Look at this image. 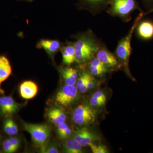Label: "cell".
<instances>
[{
  "label": "cell",
  "mask_w": 153,
  "mask_h": 153,
  "mask_svg": "<svg viewBox=\"0 0 153 153\" xmlns=\"http://www.w3.org/2000/svg\"><path fill=\"white\" fill-rule=\"evenodd\" d=\"M143 12H140L136 18L128 33L118 41L115 51L114 55L118 60L120 61L126 68L128 66L129 60L131 55V41L133 34L138 24L143 18Z\"/></svg>",
  "instance_id": "3"
},
{
  "label": "cell",
  "mask_w": 153,
  "mask_h": 153,
  "mask_svg": "<svg viewBox=\"0 0 153 153\" xmlns=\"http://www.w3.org/2000/svg\"><path fill=\"white\" fill-rule=\"evenodd\" d=\"M82 147L74 138L67 139L63 145V151L67 153H82Z\"/></svg>",
  "instance_id": "19"
},
{
  "label": "cell",
  "mask_w": 153,
  "mask_h": 153,
  "mask_svg": "<svg viewBox=\"0 0 153 153\" xmlns=\"http://www.w3.org/2000/svg\"><path fill=\"white\" fill-rule=\"evenodd\" d=\"M143 3L147 11L152 8L153 7V0H142Z\"/></svg>",
  "instance_id": "31"
},
{
  "label": "cell",
  "mask_w": 153,
  "mask_h": 153,
  "mask_svg": "<svg viewBox=\"0 0 153 153\" xmlns=\"http://www.w3.org/2000/svg\"><path fill=\"white\" fill-rule=\"evenodd\" d=\"M0 141H1V136H0Z\"/></svg>",
  "instance_id": "33"
},
{
  "label": "cell",
  "mask_w": 153,
  "mask_h": 153,
  "mask_svg": "<svg viewBox=\"0 0 153 153\" xmlns=\"http://www.w3.org/2000/svg\"><path fill=\"white\" fill-rule=\"evenodd\" d=\"M89 62V71L93 76H101L107 71L108 67L97 57H93Z\"/></svg>",
  "instance_id": "13"
},
{
  "label": "cell",
  "mask_w": 153,
  "mask_h": 153,
  "mask_svg": "<svg viewBox=\"0 0 153 153\" xmlns=\"http://www.w3.org/2000/svg\"><path fill=\"white\" fill-rule=\"evenodd\" d=\"M138 10L143 12L136 0H111L106 11L113 17L120 18L124 22H128L131 19V14Z\"/></svg>",
  "instance_id": "2"
},
{
  "label": "cell",
  "mask_w": 153,
  "mask_h": 153,
  "mask_svg": "<svg viewBox=\"0 0 153 153\" xmlns=\"http://www.w3.org/2000/svg\"><path fill=\"white\" fill-rule=\"evenodd\" d=\"M135 30L137 36L141 40L149 41L153 39V21L149 19L141 20Z\"/></svg>",
  "instance_id": "9"
},
{
  "label": "cell",
  "mask_w": 153,
  "mask_h": 153,
  "mask_svg": "<svg viewBox=\"0 0 153 153\" xmlns=\"http://www.w3.org/2000/svg\"><path fill=\"white\" fill-rule=\"evenodd\" d=\"M38 91V87L36 83L30 80L25 81L20 86V94L25 99H30L35 97Z\"/></svg>",
  "instance_id": "12"
},
{
  "label": "cell",
  "mask_w": 153,
  "mask_h": 153,
  "mask_svg": "<svg viewBox=\"0 0 153 153\" xmlns=\"http://www.w3.org/2000/svg\"><path fill=\"white\" fill-rule=\"evenodd\" d=\"M9 139L11 144L15 152H16L20 146V140L19 139L15 137H12L9 138Z\"/></svg>",
  "instance_id": "25"
},
{
  "label": "cell",
  "mask_w": 153,
  "mask_h": 153,
  "mask_svg": "<svg viewBox=\"0 0 153 153\" xmlns=\"http://www.w3.org/2000/svg\"><path fill=\"white\" fill-rule=\"evenodd\" d=\"M90 103L91 106L100 107L104 105L105 104V102L99 99L92 96L90 99Z\"/></svg>",
  "instance_id": "24"
},
{
  "label": "cell",
  "mask_w": 153,
  "mask_h": 153,
  "mask_svg": "<svg viewBox=\"0 0 153 153\" xmlns=\"http://www.w3.org/2000/svg\"><path fill=\"white\" fill-rule=\"evenodd\" d=\"M41 152L44 153H58L59 151L58 148L55 146H50L49 147L46 146L44 150Z\"/></svg>",
  "instance_id": "27"
},
{
  "label": "cell",
  "mask_w": 153,
  "mask_h": 153,
  "mask_svg": "<svg viewBox=\"0 0 153 153\" xmlns=\"http://www.w3.org/2000/svg\"><path fill=\"white\" fill-rule=\"evenodd\" d=\"M12 68L8 59L4 56H0V87L3 82L11 75Z\"/></svg>",
  "instance_id": "15"
},
{
  "label": "cell",
  "mask_w": 153,
  "mask_h": 153,
  "mask_svg": "<svg viewBox=\"0 0 153 153\" xmlns=\"http://www.w3.org/2000/svg\"><path fill=\"white\" fill-rule=\"evenodd\" d=\"M68 127V125L65 122L57 125V131L58 135L63 133Z\"/></svg>",
  "instance_id": "28"
},
{
  "label": "cell",
  "mask_w": 153,
  "mask_h": 153,
  "mask_svg": "<svg viewBox=\"0 0 153 153\" xmlns=\"http://www.w3.org/2000/svg\"><path fill=\"white\" fill-rule=\"evenodd\" d=\"M87 86L88 89H91L93 88L94 86L95 82H94V78L92 74L90 73H88V75L87 79Z\"/></svg>",
  "instance_id": "26"
},
{
  "label": "cell",
  "mask_w": 153,
  "mask_h": 153,
  "mask_svg": "<svg viewBox=\"0 0 153 153\" xmlns=\"http://www.w3.org/2000/svg\"><path fill=\"white\" fill-rule=\"evenodd\" d=\"M20 106L11 96H0V115L2 116L11 117L18 112Z\"/></svg>",
  "instance_id": "7"
},
{
  "label": "cell",
  "mask_w": 153,
  "mask_h": 153,
  "mask_svg": "<svg viewBox=\"0 0 153 153\" xmlns=\"http://www.w3.org/2000/svg\"><path fill=\"white\" fill-rule=\"evenodd\" d=\"M153 13V7L152 8L147 11L146 12H145V13L144 12V17L145 16H146V15H149V14L151 13Z\"/></svg>",
  "instance_id": "32"
},
{
  "label": "cell",
  "mask_w": 153,
  "mask_h": 153,
  "mask_svg": "<svg viewBox=\"0 0 153 153\" xmlns=\"http://www.w3.org/2000/svg\"><path fill=\"white\" fill-rule=\"evenodd\" d=\"M86 8L93 15H98L107 8L111 0H81Z\"/></svg>",
  "instance_id": "10"
},
{
  "label": "cell",
  "mask_w": 153,
  "mask_h": 153,
  "mask_svg": "<svg viewBox=\"0 0 153 153\" xmlns=\"http://www.w3.org/2000/svg\"><path fill=\"white\" fill-rule=\"evenodd\" d=\"M88 74V72L86 71H82L76 81V88L81 93H85L88 90L86 84Z\"/></svg>",
  "instance_id": "21"
},
{
  "label": "cell",
  "mask_w": 153,
  "mask_h": 153,
  "mask_svg": "<svg viewBox=\"0 0 153 153\" xmlns=\"http://www.w3.org/2000/svg\"><path fill=\"white\" fill-rule=\"evenodd\" d=\"M60 73L66 85H76L78 77V71L76 69L65 67L61 69Z\"/></svg>",
  "instance_id": "14"
},
{
  "label": "cell",
  "mask_w": 153,
  "mask_h": 153,
  "mask_svg": "<svg viewBox=\"0 0 153 153\" xmlns=\"http://www.w3.org/2000/svg\"><path fill=\"white\" fill-rule=\"evenodd\" d=\"M24 129L31 135L33 142L40 148L41 152L46 146L50 136V127L46 124L24 123Z\"/></svg>",
  "instance_id": "4"
},
{
  "label": "cell",
  "mask_w": 153,
  "mask_h": 153,
  "mask_svg": "<svg viewBox=\"0 0 153 153\" xmlns=\"http://www.w3.org/2000/svg\"><path fill=\"white\" fill-rule=\"evenodd\" d=\"M101 43L91 31L77 36L74 43L75 61L81 63L89 62L95 57Z\"/></svg>",
  "instance_id": "1"
},
{
  "label": "cell",
  "mask_w": 153,
  "mask_h": 153,
  "mask_svg": "<svg viewBox=\"0 0 153 153\" xmlns=\"http://www.w3.org/2000/svg\"><path fill=\"white\" fill-rule=\"evenodd\" d=\"M63 63L70 65L75 61V52L74 43L68 44L62 49Z\"/></svg>",
  "instance_id": "16"
},
{
  "label": "cell",
  "mask_w": 153,
  "mask_h": 153,
  "mask_svg": "<svg viewBox=\"0 0 153 153\" xmlns=\"http://www.w3.org/2000/svg\"><path fill=\"white\" fill-rule=\"evenodd\" d=\"M40 48H43L49 54H53L60 49V44L56 40L42 39L38 44Z\"/></svg>",
  "instance_id": "18"
},
{
  "label": "cell",
  "mask_w": 153,
  "mask_h": 153,
  "mask_svg": "<svg viewBox=\"0 0 153 153\" xmlns=\"http://www.w3.org/2000/svg\"><path fill=\"white\" fill-rule=\"evenodd\" d=\"M71 133H72V130L71 128L68 127L65 131L59 136L61 139H64L68 138L71 136Z\"/></svg>",
  "instance_id": "30"
},
{
  "label": "cell",
  "mask_w": 153,
  "mask_h": 153,
  "mask_svg": "<svg viewBox=\"0 0 153 153\" xmlns=\"http://www.w3.org/2000/svg\"><path fill=\"white\" fill-rule=\"evenodd\" d=\"M89 146L94 153H108L107 148L104 145H96L93 143L89 145Z\"/></svg>",
  "instance_id": "22"
},
{
  "label": "cell",
  "mask_w": 153,
  "mask_h": 153,
  "mask_svg": "<svg viewBox=\"0 0 153 153\" xmlns=\"http://www.w3.org/2000/svg\"><path fill=\"white\" fill-rule=\"evenodd\" d=\"M78 95V89L75 85H64L55 97V102L65 108L70 106L76 100Z\"/></svg>",
  "instance_id": "6"
},
{
  "label": "cell",
  "mask_w": 153,
  "mask_h": 153,
  "mask_svg": "<svg viewBox=\"0 0 153 153\" xmlns=\"http://www.w3.org/2000/svg\"><path fill=\"white\" fill-rule=\"evenodd\" d=\"M96 111L86 104L79 105L72 113V120L77 125L83 126L93 123L96 119Z\"/></svg>",
  "instance_id": "5"
},
{
  "label": "cell",
  "mask_w": 153,
  "mask_h": 153,
  "mask_svg": "<svg viewBox=\"0 0 153 153\" xmlns=\"http://www.w3.org/2000/svg\"><path fill=\"white\" fill-rule=\"evenodd\" d=\"M92 96L99 99L101 100L104 102H106V96H105V94L103 93V91H101L99 90L96 91L95 93Z\"/></svg>",
  "instance_id": "29"
},
{
  "label": "cell",
  "mask_w": 153,
  "mask_h": 153,
  "mask_svg": "<svg viewBox=\"0 0 153 153\" xmlns=\"http://www.w3.org/2000/svg\"><path fill=\"white\" fill-rule=\"evenodd\" d=\"M3 152L6 153H13L15 152L13 148L10 143L9 139L4 141L2 145Z\"/></svg>",
  "instance_id": "23"
},
{
  "label": "cell",
  "mask_w": 153,
  "mask_h": 153,
  "mask_svg": "<svg viewBox=\"0 0 153 153\" xmlns=\"http://www.w3.org/2000/svg\"><path fill=\"white\" fill-rule=\"evenodd\" d=\"M95 57L99 59L108 67L114 68L117 67L119 61L114 54L108 49L106 46L101 43Z\"/></svg>",
  "instance_id": "8"
},
{
  "label": "cell",
  "mask_w": 153,
  "mask_h": 153,
  "mask_svg": "<svg viewBox=\"0 0 153 153\" xmlns=\"http://www.w3.org/2000/svg\"><path fill=\"white\" fill-rule=\"evenodd\" d=\"M74 138L82 147L89 146L93 143L96 137L91 131L86 127L78 129L74 132Z\"/></svg>",
  "instance_id": "11"
},
{
  "label": "cell",
  "mask_w": 153,
  "mask_h": 153,
  "mask_svg": "<svg viewBox=\"0 0 153 153\" xmlns=\"http://www.w3.org/2000/svg\"><path fill=\"white\" fill-rule=\"evenodd\" d=\"M3 129L6 134L10 136H15L19 132L16 124L11 117H7L3 124Z\"/></svg>",
  "instance_id": "20"
},
{
  "label": "cell",
  "mask_w": 153,
  "mask_h": 153,
  "mask_svg": "<svg viewBox=\"0 0 153 153\" xmlns=\"http://www.w3.org/2000/svg\"><path fill=\"white\" fill-rule=\"evenodd\" d=\"M48 119L52 123L55 125L65 122L66 117L65 113L59 108H53L49 110L48 114Z\"/></svg>",
  "instance_id": "17"
}]
</instances>
